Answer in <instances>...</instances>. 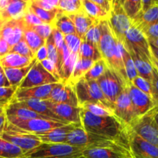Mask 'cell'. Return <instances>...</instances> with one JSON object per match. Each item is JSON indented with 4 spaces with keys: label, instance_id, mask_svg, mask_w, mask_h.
I'll return each mask as SVG.
<instances>
[{
    "label": "cell",
    "instance_id": "6da1fadb",
    "mask_svg": "<svg viewBox=\"0 0 158 158\" xmlns=\"http://www.w3.org/2000/svg\"><path fill=\"white\" fill-rule=\"evenodd\" d=\"M80 120L82 127L86 132L129 143V126L115 115L96 116L81 108Z\"/></svg>",
    "mask_w": 158,
    "mask_h": 158
},
{
    "label": "cell",
    "instance_id": "7a4b0ae2",
    "mask_svg": "<svg viewBox=\"0 0 158 158\" xmlns=\"http://www.w3.org/2000/svg\"><path fill=\"white\" fill-rule=\"evenodd\" d=\"M100 29V40L98 49L108 68L113 69L121 76L126 82H129L122 60L121 53L119 48L118 41L111 32L107 20L99 23Z\"/></svg>",
    "mask_w": 158,
    "mask_h": 158
},
{
    "label": "cell",
    "instance_id": "3957f363",
    "mask_svg": "<svg viewBox=\"0 0 158 158\" xmlns=\"http://www.w3.org/2000/svg\"><path fill=\"white\" fill-rule=\"evenodd\" d=\"M66 144L83 148L84 150L109 148L117 151H131L127 142L86 132L82 127L75 128L68 134Z\"/></svg>",
    "mask_w": 158,
    "mask_h": 158
},
{
    "label": "cell",
    "instance_id": "277c9868",
    "mask_svg": "<svg viewBox=\"0 0 158 158\" xmlns=\"http://www.w3.org/2000/svg\"><path fill=\"white\" fill-rule=\"evenodd\" d=\"M79 107L84 103H90L101 105L114 112V108L102 93L97 81L80 78L73 84Z\"/></svg>",
    "mask_w": 158,
    "mask_h": 158
},
{
    "label": "cell",
    "instance_id": "5b68a950",
    "mask_svg": "<svg viewBox=\"0 0 158 158\" xmlns=\"http://www.w3.org/2000/svg\"><path fill=\"white\" fill-rule=\"evenodd\" d=\"M0 137L19 148L24 154L42 143L35 134L26 132L8 121H6L4 130L0 134Z\"/></svg>",
    "mask_w": 158,
    "mask_h": 158
},
{
    "label": "cell",
    "instance_id": "8992f818",
    "mask_svg": "<svg viewBox=\"0 0 158 158\" xmlns=\"http://www.w3.org/2000/svg\"><path fill=\"white\" fill-rule=\"evenodd\" d=\"M102 93L113 106L116 100L129 82H126L121 76L110 68H106L104 73L97 80Z\"/></svg>",
    "mask_w": 158,
    "mask_h": 158
},
{
    "label": "cell",
    "instance_id": "52a82bcc",
    "mask_svg": "<svg viewBox=\"0 0 158 158\" xmlns=\"http://www.w3.org/2000/svg\"><path fill=\"white\" fill-rule=\"evenodd\" d=\"M107 22L114 38L120 43H124L125 35L132 24L123 10L120 0L111 1V10Z\"/></svg>",
    "mask_w": 158,
    "mask_h": 158
},
{
    "label": "cell",
    "instance_id": "ba28073f",
    "mask_svg": "<svg viewBox=\"0 0 158 158\" xmlns=\"http://www.w3.org/2000/svg\"><path fill=\"white\" fill-rule=\"evenodd\" d=\"M153 110L136 119L129 127L142 139L158 147V128L154 120Z\"/></svg>",
    "mask_w": 158,
    "mask_h": 158
},
{
    "label": "cell",
    "instance_id": "9c48e42d",
    "mask_svg": "<svg viewBox=\"0 0 158 158\" xmlns=\"http://www.w3.org/2000/svg\"><path fill=\"white\" fill-rule=\"evenodd\" d=\"M6 120L11 124L16 127L31 134H38L50 131L55 128L67 125L64 123H60L44 119H17L15 117H6Z\"/></svg>",
    "mask_w": 158,
    "mask_h": 158
},
{
    "label": "cell",
    "instance_id": "30bf717a",
    "mask_svg": "<svg viewBox=\"0 0 158 158\" xmlns=\"http://www.w3.org/2000/svg\"><path fill=\"white\" fill-rule=\"evenodd\" d=\"M60 83L43 68L40 62L36 61L19 85L18 89H27L35 86H44Z\"/></svg>",
    "mask_w": 158,
    "mask_h": 158
},
{
    "label": "cell",
    "instance_id": "8fae6325",
    "mask_svg": "<svg viewBox=\"0 0 158 158\" xmlns=\"http://www.w3.org/2000/svg\"><path fill=\"white\" fill-rule=\"evenodd\" d=\"M123 43L131 48L140 57L151 62L149 42L140 29L131 26L125 35V41Z\"/></svg>",
    "mask_w": 158,
    "mask_h": 158
},
{
    "label": "cell",
    "instance_id": "7c38bea8",
    "mask_svg": "<svg viewBox=\"0 0 158 158\" xmlns=\"http://www.w3.org/2000/svg\"><path fill=\"white\" fill-rule=\"evenodd\" d=\"M131 151L135 158H158V147L139 137L131 127L128 129Z\"/></svg>",
    "mask_w": 158,
    "mask_h": 158
},
{
    "label": "cell",
    "instance_id": "4fadbf2b",
    "mask_svg": "<svg viewBox=\"0 0 158 158\" xmlns=\"http://www.w3.org/2000/svg\"><path fill=\"white\" fill-rule=\"evenodd\" d=\"M78 58V54L70 52L65 44L58 50L56 67L61 83H69Z\"/></svg>",
    "mask_w": 158,
    "mask_h": 158
},
{
    "label": "cell",
    "instance_id": "5bb4252c",
    "mask_svg": "<svg viewBox=\"0 0 158 158\" xmlns=\"http://www.w3.org/2000/svg\"><path fill=\"white\" fill-rule=\"evenodd\" d=\"M114 114L116 117H118L121 121L128 126L137 118L130 98L127 85L116 100L114 103Z\"/></svg>",
    "mask_w": 158,
    "mask_h": 158
},
{
    "label": "cell",
    "instance_id": "9a60e30c",
    "mask_svg": "<svg viewBox=\"0 0 158 158\" xmlns=\"http://www.w3.org/2000/svg\"><path fill=\"white\" fill-rule=\"evenodd\" d=\"M49 101L56 103L67 104L74 107H79L78 100L76 95L73 84L70 83H56L50 93Z\"/></svg>",
    "mask_w": 158,
    "mask_h": 158
},
{
    "label": "cell",
    "instance_id": "2e32d148",
    "mask_svg": "<svg viewBox=\"0 0 158 158\" xmlns=\"http://www.w3.org/2000/svg\"><path fill=\"white\" fill-rule=\"evenodd\" d=\"M127 89L134 112L137 118L145 115L155 107L152 98L148 94L135 87L131 82L127 83Z\"/></svg>",
    "mask_w": 158,
    "mask_h": 158
},
{
    "label": "cell",
    "instance_id": "e0dca14e",
    "mask_svg": "<svg viewBox=\"0 0 158 158\" xmlns=\"http://www.w3.org/2000/svg\"><path fill=\"white\" fill-rule=\"evenodd\" d=\"M25 24L23 18L12 19L2 23L0 27V37L6 40L12 48L23 39Z\"/></svg>",
    "mask_w": 158,
    "mask_h": 158
},
{
    "label": "cell",
    "instance_id": "ac0fdd59",
    "mask_svg": "<svg viewBox=\"0 0 158 158\" xmlns=\"http://www.w3.org/2000/svg\"><path fill=\"white\" fill-rule=\"evenodd\" d=\"M46 102L48 107L63 122L66 123L82 124L80 120V111H81L80 107H74L63 103H52L49 100H46Z\"/></svg>",
    "mask_w": 158,
    "mask_h": 158
},
{
    "label": "cell",
    "instance_id": "d6986e66",
    "mask_svg": "<svg viewBox=\"0 0 158 158\" xmlns=\"http://www.w3.org/2000/svg\"><path fill=\"white\" fill-rule=\"evenodd\" d=\"M55 85L56 83H52L27 89H17L12 101H23L26 100H48Z\"/></svg>",
    "mask_w": 158,
    "mask_h": 158
},
{
    "label": "cell",
    "instance_id": "ffe728a7",
    "mask_svg": "<svg viewBox=\"0 0 158 158\" xmlns=\"http://www.w3.org/2000/svg\"><path fill=\"white\" fill-rule=\"evenodd\" d=\"M78 127H82V124L69 123L65 126L55 128L46 133L35 134L41 143H65L66 144L67 135L71 131Z\"/></svg>",
    "mask_w": 158,
    "mask_h": 158
},
{
    "label": "cell",
    "instance_id": "44dd1931",
    "mask_svg": "<svg viewBox=\"0 0 158 158\" xmlns=\"http://www.w3.org/2000/svg\"><path fill=\"white\" fill-rule=\"evenodd\" d=\"M11 103H15L18 106L22 107L27 108L36 114H40L41 116L47 117L49 120L52 121L60 122V123H64L66 124H69L63 122L60 117L52 113V111L49 109L46 105V100H26L23 101H12Z\"/></svg>",
    "mask_w": 158,
    "mask_h": 158
},
{
    "label": "cell",
    "instance_id": "7402d4cb",
    "mask_svg": "<svg viewBox=\"0 0 158 158\" xmlns=\"http://www.w3.org/2000/svg\"><path fill=\"white\" fill-rule=\"evenodd\" d=\"M29 3L30 0H10L7 7L0 11V20L5 23L9 20L21 18L29 9Z\"/></svg>",
    "mask_w": 158,
    "mask_h": 158
},
{
    "label": "cell",
    "instance_id": "603a6c76",
    "mask_svg": "<svg viewBox=\"0 0 158 158\" xmlns=\"http://www.w3.org/2000/svg\"><path fill=\"white\" fill-rule=\"evenodd\" d=\"M79 158H135L131 151H117L109 148L85 149Z\"/></svg>",
    "mask_w": 158,
    "mask_h": 158
},
{
    "label": "cell",
    "instance_id": "cb8c5ba5",
    "mask_svg": "<svg viewBox=\"0 0 158 158\" xmlns=\"http://www.w3.org/2000/svg\"><path fill=\"white\" fill-rule=\"evenodd\" d=\"M158 23V0L148 10L142 12L132 20L131 24L140 31H143L148 26Z\"/></svg>",
    "mask_w": 158,
    "mask_h": 158
},
{
    "label": "cell",
    "instance_id": "d4e9b609",
    "mask_svg": "<svg viewBox=\"0 0 158 158\" xmlns=\"http://www.w3.org/2000/svg\"><path fill=\"white\" fill-rule=\"evenodd\" d=\"M123 46L126 48V49L128 51L131 58H132L134 66H135L136 70H137V76L151 82V78H152L153 71V66L151 62L140 57L138 54L136 53L129 46H126L124 44H123Z\"/></svg>",
    "mask_w": 158,
    "mask_h": 158
},
{
    "label": "cell",
    "instance_id": "484cf974",
    "mask_svg": "<svg viewBox=\"0 0 158 158\" xmlns=\"http://www.w3.org/2000/svg\"><path fill=\"white\" fill-rule=\"evenodd\" d=\"M71 20L73 23L74 26L76 29V34L80 37L81 40H83L85 34L88 31V29L93 26L95 23L98 22V20H96L94 19L91 18L90 16L87 15L84 10H82L81 12H78L73 15H69Z\"/></svg>",
    "mask_w": 158,
    "mask_h": 158
},
{
    "label": "cell",
    "instance_id": "4316f807",
    "mask_svg": "<svg viewBox=\"0 0 158 158\" xmlns=\"http://www.w3.org/2000/svg\"><path fill=\"white\" fill-rule=\"evenodd\" d=\"M36 61L37 60L35 58L29 66L23 68H3L10 86L19 87Z\"/></svg>",
    "mask_w": 158,
    "mask_h": 158
},
{
    "label": "cell",
    "instance_id": "83f0119b",
    "mask_svg": "<svg viewBox=\"0 0 158 158\" xmlns=\"http://www.w3.org/2000/svg\"><path fill=\"white\" fill-rule=\"evenodd\" d=\"M34 59L23 56L15 52H9L0 59V65L3 68H23L29 66Z\"/></svg>",
    "mask_w": 158,
    "mask_h": 158
},
{
    "label": "cell",
    "instance_id": "f1b7e54d",
    "mask_svg": "<svg viewBox=\"0 0 158 158\" xmlns=\"http://www.w3.org/2000/svg\"><path fill=\"white\" fill-rule=\"evenodd\" d=\"M52 27L60 31L63 35L76 34L75 26L72 20L66 14L63 13L61 11L57 13L55 19L52 23Z\"/></svg>",
    "mask_w": 158,
    "mask_h": 158
},
{
    "label": "cell",
    "instance_id": "f546056e",
    "mask_svg": "<svg viewBox=\"0 0 158 158\" xmlns=\"http://www.w3.org/2000/svg\"><path fill=\"white\" fill-rule=\"evenodd\" d=\"M84 12L91 18L98 21L107 20L109 13L105 12L100 6L96 4L94 0H81Z\"/></svg>",
    "mask_w": 158,
    "mask_h": 158
},
{
    "label": "cell",
    "instance_id": "4dcf8cb0",
    "mask_svg": "<svg viewBox=\"0 0 158 158\" xmlns=\"http://www.w3.org/2000/svg\"><path fill=\"white\" fill-rule=\"evenodd\" d=\"M23 40L27 43L34 56L39 49L44 46L46 43V40L42 39L35 31L32 30L29 26H27L26 25L23 32Z\"/></svg>",
    "mask_w": 158,
    "mask_h": 158
},
{
    "label": "cell",
    "instance_id": "1f68e13d",
    "mask_svg": "<svg viewBox=\"0 0 158 158\" xmlns=\"http://www.w3.org/2000/svg\"><path fill=\"white\" fill-rule=\"evenodd\" d=\"M95 62L92 61L90 60H87V59H83L79 57L77 60V63L74 67L73 72L72 76L70 77L69 83L74 84L77 81H78L80 78L83 77L85 74L91 69L93 66H94Z\"/></svg>",
    "mask_w": 158,
    "mask_h": 158
},
{
    "label": "cell",
    "instance_id": "d6a6232c",
    "mask_svg": "<svg viewBox=\"0 0 158 158\" xmlns=\"http://www.w3.org/2000/svg\"><path fill=\"white\" fill-rule=\"evenodd\" d=\"M78 55L80 58L87 59L94 62H97L102 59L98 47L83 40L81 42Z\"/></svg>",
    "mask_w": 158,
    "mask_h": 158
},
{
    "label": "cell",
    "instance_id": "836d02e7",
    "mask_svg": "<svg viewBox=\"0 0 158 158\" xmlns=\"http://www.w3.org/2000/svg\"><path fill=\"white\" fill-rule=\"evenodd\" d=\"M118 45L119 48H120V53H121L123 66H124L125 71H126L127 77L129 82H131L136 77H137V70H136L135 66H134V63L133 62L131 55L126 49V48L124 47L123 43H120V42L118 41Z\"/></svg>",
    "mask_w": 158,
    "mask_h": 158
},
{
    "label": "cell",
    "instance_id": "e575fe53",
    "mask_svg": "<svg viewBox=\"0 0 158 158\" xmlns=\"http://www.w3.org/2000/svg\"><path fill=\"white\" fill-rule=\"evenodd\" d=\"M23 154V150L0 137V158H20Z\"/></svg>",
    "mask_w": 158,
    "mask_h": 158
},
{
    "label": "cell",
    "instance_id": "d590c367",
    "mask_svg": "<svg viewBox=\"0 0 158 158\" xmlns=\"http://www.w3.org/2000/svg\"><path fill=\"white\" fill-rule=\"evenodd\" d=\"M29 8L43 23H48V24H52V22L55 19L57 13L60 12V9L58 8L50 11L44 10L41 8L37 7L35 5L32 4L31 1L30 3H29Z\"/></svg>",
    "mask_w": 158,
    "mask_h": 158
},
{
    "label": "cell",
    "instance_id": "8d00e7d4",
    "mask_svg": "<svg viewBox=\"0 0 158 158\" xmlns=\"http://www.w3.org/2000/svg\"><path fill=\"white\" fill-rule=\"evenodd\" d=\"M57 8L67 15L77 14L83 9L81 0H60Z\"/></svg>",
    "mask_w": 158,
    "mask_h": 158
},
{
    "label": "cell",
    "instance_id": "74e56055",
    "mask_svg": "<svg viewBox=\"0 0 158 158\" xmlns=\"http://www.w3.org/2000/svg\"><path fill=\"white\" fill-rule=\"evenodd\" d=\"M121 2L125 13L132 22L141 11V0H124Z\"/></svg>",
    "mask_w": 158,
    "mask_h": 158
},
{
    "label": "cell",
    "instance_id": "f35d334b",
    "mask_svg": "<svg viewBox=\"0 0 158 158\" xmlns=\"http://www.w3.org/2000/svg\"><path fill=\"white\" fill-rule=\"evenodd\" d=\"M106 68H107V66H106V63H105L103 59H101V60H98V61L94 63V66L85 74V76L83 77L86 78V80L97 81L104 73Z\"/></svg>",
    "mask_w": 158,
    "mask_h": 158
},
{
    "label": "cell",
    "instance_id": "ab89813d",
    "mask_svg": "<svg viewBox=\"0 0 158 158\" xmlns=\"http://www.w3.org/2000/svg\"><path fill=\"white\" fill-rule=\"evenodd\" d=\"M80 107L85 110H87L88 112L91 113V114L96 116H102V117H103V116L114 115L113 111L110 110L107 108L104 107V106H101V105L95 104V103H84V104L81 105Z\"/></svg>",
    "mask_w": 158,
    "mask_h": 158
},
{
    "label": "cell",
    "instance_id": "60d3db41",
    "mask_svg": "<svg viewBox=\"0 0 158 158\" xmlns=\"http://www.w3.org/2000/svg\"><path fill=\"white\" fill-rule=\"evenodd\" d=\"M99 23H100V21L94 23V24L88 29V31L86 32V33L85 34L84 37H83V39L85 41L91 43L92 44L97 46V47H98V44L99 43H100V26H99Z\"/></svg>",
    "mask_w": 158,
    "mask_h": 158
},
{
    "label": "cell",
    "instance_id": "b9f144b4",
    "mask_svg": "<svg viewBox=\"0 0 158 158\" xmlns=\"http://www.w3.org/2000/svg\"><path fill=\"white\" fill-rule=\"evenodd\" d=\"M17 89L18 87L16 86L0 87V106L5 109L12 100Z\"/></svg>",
    "mask_w": 158,
    "mask_h": 158
},
{
    "label": "cell",
    "instance_id": "7bdbcfd3",
    "mask_svg": "<svg viewBox=\"0 0 158 158\" xmlns=\"http://www.w3.org/2000/svg\"><path fill=\"white\" fill-rule=\"evenodd\" d=\"M82 40L77 34L64 35V44L68 48L70 52L74 54H78L80 50Z\"/></svg>",
    "mask_w": 158,
    "mask_h": 158
},
{
    "label": "cell",
    "instance_id": "ee69618b",
    "mask_svg": "<svg viewBox=\"0 0 158 158\" xmlns=\"http://www.w3.org/2000/svg\"><path fill=\"white\" fill-rule=\"evenodd\" d=\"M9 52H15V53L19 54V55L23 56H26L30 59L35 58V56H34V54L31 51L30 48L29 47L27 43L25 42L23 39L21 41L19 42L18 43H16L15 46H12Z\"/></svg>",
    "mask_w": 158,
    "mask_h": 158
},
{
    "label": "cell",
    "instance_id": "f6af8a7d",
    "mask_svg": "<svg viewBox=\"0 0 158 158\" xmlns=\"http://www.w3.org/2000/svg\"><path fill=\"white\" fill-rule=\"evenodd\" d=\"M133 85H134L135 87H137V89H139L140 90H141L142 92L145 93L146 94H148V96L151 97V82L148 81V80H145V79L142 78V77H136L131 82Z\"/></svg>",
    "mask_w": 158,
    "mask_h": 158
},
{
    "label": "cell",
    "instance_id": "bcb514c9",
    "mask_svg": "<svg viewBox=\"0 0 158 158\" xmlns=\"http://www.w3.org/2000/svg\"><path fill=\"white\" fill-rule=\"evenodd\" d=\"M33 31H35L42 39L46 40L49 36L52 31V24H48V23H43L41 25H39L36 26H29Z\"/></svg>",
    "mask_w": 158,
    "mask_h": 158
},
{
    "label": "cell",
    "instance_id": "7dc6e473",
    "mask_svg": "<svg viewBox=\"0 0 158 158\" xmlns=\"http://www.w3.org/2000/svg\"><path fill=\"white\" fill-rule=\"evenodd\" d=\"M45 45H46V49H47L48 59L56 65L57 61H58V50H57V48L56 47L55 44H54L52 35H50V36L46 40Z\"/></svg>",
    "mask_w": 158,
    "mask_h": 158
},
{
    "label": "cell",
    "instance_id": "c3c4849f",
    "mask_svg": "<svg viewBox=\"0 0 158 158\" xmlns=\"http://www.w3.org/2000/svg\"><path fill=\"white\" fill-rule=\"evenodd\" d=\"M151 83V98L155 106H158V71L153 67Z\"/></svg>",
    "mask_w": 158,
    "mask_h": 158
},
{
    "label": "cell",
    "instance_id": "681fc988",
    "mask_svg": "<svg viewBox=\"0 0 158 158\" xmlns=\"http://www.w3.org/2000/svg\"><path fill=\"white\" fill-rule=\"evenodd\" d=\"M31 3L44 10L50 11L56 9L59 0H30Z\"/></svg>",
    "mask_w": 158,
    "mask_h": 158
},
{
    "label": "cell",
    "instance_id": "f907efd6",
    "mask_svg": "<svg viewBox=\"0 0 158 158\" xmlns=\"http://www.w3.org/2000/svg\"><path fill=\"white\" fill-rule=\"evenodd\" d=\"M24 21L25 24L28 26H36L39 25L43 24V22L32 12V11L29 9V8L28 9V10L26 11V13L23 15V16L22 17Z\"/></svg>",
    "mask_w": 158,
    "mask_h": 158
},
{
    "label": "cell",
    "instance_id": "816d5d0a",
    "mask_svg": "<svg viewBox=\"0 0 158 158\" xmlns=\"http://www.w3.org/2000/svg\"><path fill=\"white\" fill-rule=\"evenodd\" d=\"M40 63H41L42 66H43V68H44L48 73H49L52 77H55L56 79H57V80L60 82V76H59L58 70H57L56 65L53 62L51 61L49 59H46V60L40 62Z\"/></svg>",
    "mask_w": 158,
    "mask_h": 158
},
{
    "label": "cell",
    "instance_id": "f5cc1de1",
    "mask_svg": "<svg viewBox=\"0 0 158 158\" xmlns=\"http://www.w3.org/2000/svg\"><path fill=\"white\" fill-rule=\"evenodd\" d=\"M142 32L144 34L148 41L158 39V23L148 26V28L143 29Z\"/></svg>",
    "mask_w": 158,
    "mask_h": 158
},
{
    "label": "cell",
    "instance_id": "db71d44e",
    "mask_svg": "<svg viewBox=\"0 0 158 158\" xmlns=\"http://www.w3.org/2000/svg\"><path fill=\"white\" fill-rule=\"evenodd\" d=\"M51 35L52 36L54 44H55L56 47L57 48V50L61 49L63 46L64 45V35L60 31L57 30L56 29H55L53 27H52V31Z\"/></svg>",
    "mask_w": 158,
    "mask_h": 158
},
{
    "label": "cell",
    "instance_id": "11a10c76",
    "mask_svg": "<svg viewBox=\"0 0 158 158\" xmlns=\"http://www.w3.org/2000/svg\"><path fill=\"white\" fill-rule=\"evenodd\" d=\"M35 58L36 59L38 62H42L48 59V52L46 45H44V46H43L41 48L39 49L36 53L35 54Z\"/></svg>",
    "mask_w": 158,
    "mask_h": 158
},
{
    "label": "cell",
    "instance_id": "9f6ffc18",
    "mask_svg": "<svg viewBox=\"0 0 158 158\" xmlns=\"http://www.w3.org/2000/svg\"><path fill=\"white\" fill-rule=\"evenodd\" d=\"M11 48L9 47L7 42L0 37V59L7 55L10 52Z\"/></svg>",
    "mask_w": 158,
    "mask_h": 158
},
{
    "label": "cell",
    "instance_id": "6f0895ef",
    "mask_svg": "<svg viewBox=\"0 0 158 158\" xmlns=\"http://www.w3.org/2000/svg\"><path fill=\"white\" fill-rule=\"evenodd\" d=\"M94 2L100 6L105 12L110 13L111 10V0H94Z\"/></svg>",
    "mask_w": 158,
    "mask_h": 158
},
{
    "label": "cell",
    "instance_id": "680465c9",
    "mask_svg": "<svg viewBox=\"0 0 158 158\" xmlns=\"http://www.w3.org/2000/svg\"><path fill=\"white\" fill-rule=\"evenodd\" d=\"M8 86H11L9 84L7 77H6V73H5L4 69L0 65V87H8Z\"/></svg>",
    "mask_w": 158,
    "mask_h": 158
},
{
    "label": "cell",
    "instance_id": "91938a15",
    "mask_svg": "<svg viewBox=\"0 0 158 158\" xmlns=\"http://www.w3.org/2000/svg\"><path fill=\"white\" fill-rule=\"evenodd\" d=\"M6 121H7V120H6V116L4 111L3 113L0 114V134H1L3 131V130H4Z\"/></svg>",
    "mask_w": 158,
    "mask_h": 158
},
{
    "label": "cell",
    "instance_id": "94428289",
    "mask_svg": "<svg viewBox=\"0 0 158 158\" xmlns=\"http://www.w3.org/2000/svg\"><path fill=\"white\" fill-rule=\"evenodd\" d=\"M150 49H151V55H152L154 57H155V58L158 59V48L156 47V46H153V45L150 44Z\"/></svg>",
    "mask_w": 158,
    "mask_h": 158
},
{
    "label": "cell",
    "instance_id": "6125c7cd",
    "mask_svg": "<svg viewBox=\"0 0 158 158\" xmlns=\"http://www.w3.org/2000/svg\"><path fill=\"white\" fill-rule=\"evenodd\" d=\"M10 0H0V11H2L6 9L9 5Z\"/></svg>",
    "mask_w": 158,
    "mask_h": 158
},
{
    "label": "cell",
    "instance_id": "be15d7a7",
    "mask_svg": "<svg viewBox=\"0 0 158 158\" xmlns=\"http://www.w3.org/2000/svg\"><path fill=\"white\" fill-rule=\"evenodd\" d=\"M153 114H154V120L155 121L156 125L158 128V106H155L153 110Z\"/></svg>",
    "mask_w": 158,
    "mask_h": 158
},
{
    "label": "cell",
    "instance_id": "e7e4bbea",
    "mask_svg": "<svg viewBox=\"0 0 158 158\" xmlns=\"http://www.w3.org/2000/svg\"><path fill=\"white\" fill-rule=\"evenodd\" d=\"M151 63H152L153 67L155 68L158 71V59L154 57L152 55H151Z\"/></svg>",
    "mask_w": 158,
    "mask_h": 158
},
{
    "label": "cell",
    "instance_id": "03108f58",
    "mask_svg": "<svg viewBox=\"0 0 158 158\" xmlns=\"http://www.w3.org/2000/svg\"><path fill=\"white\" fill-rule=\"evenodd\" d=\"M150 44L153 45V46H156V47L158 48V39H156V40H151V41H148Z\"/></svg>",
    "mask_w": 158,
    "mask_h": 158
},
{
    "label": "cell",
    "instance_id": "003e7915",
    "mask_svg": "<svg viewBox=\"0 0 158 158\" xmlns=\"http://www.w3.org/2000/svg\"><path fill=\"white\" fill-rule=\"evenodd\" d=\"M4 112V108L2 107V106H0V114H2V113Z\"/></svg>",
    "mask_w": 158,
    "mask_h": 158
}]
</instances>
